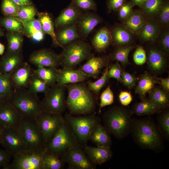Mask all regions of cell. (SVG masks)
Here are the masks:
<instances>
[{"mask_svg": "<svg viewBox=\"0 0 169 169\" xmlns=\"http://www.w3.org/2000/svg\"><path fill=\"white\" fill-rule=\"evenodd\" d=\"M119 100L123 105H128L132 100V96L131 93L127 91H121L119 95Z\"/></svg>", "mask_w": 169, "mask_h": 169, "instance_id": "cell-57", "label": "cell"}, {"mask_svg": "<svg viewBox=\"0 0 169 169\" xmlns=\"http://www.w3.org/2000/svg\"><path fill=\"white\" fill-rule=\"evenodd\" d=\"M64 161L57 155L46 150L43 159V169H61L64 166Z\"/></svg>", "mask_w": 169, "mask_h": 169, "instance_id": "cell-38", "label": "cell"}, {"mask_svg": "<svg viewBox=\"0 0 169 169\" xmlns=\"http://www.w3.org/2000/svg\"><path fill=\"white\" fill-rule=\"evenodd\" d=\"M0 25L9 32L20 33L23 32L22 23L15 17L5 16L1 18Z\"/></svg>", "mask_w": 169, "mask_h": 169, "instance_id": "cell-43", "label": "cell"}, {"mask_svg": "<svg viewBox=\"0 0 169 169\" xmlns=\"http://www.w3.org/2000/svg\"><path fill=\"white\" fill-rule=\"evenodd\" d=\"M89 77L79 69L63 67L57 70V83L65 85L70 84L84 82Z\"/></svg>", "mask_w": 169, "mask_h": 169, "instance_id": "cell-20", "label": "cell"}, {"mask_svg": "<svg viewBox=\"0 0 169 169\" xmlns=\"http://www.w3.org/2000/svg\"><path fill=\"white\" fill-rule=\"evenodd\" d=\"M169 93L155 86L148 93V99L161 110L168 108L169 105Z\"/></svg>", "mask_w": 169, "mask_h": 169, "instance_id": "cell-33", "label": "cell"}, {"mask_svg": "<svg viewBox=\"0 0 169 169\" xmlns=\"http://www.w3.org/2000/svg\"><path fill=\"white\" fill-rule=\"evenodd\" d=\"M108 68V65L106 66L102 76L96 81L92 82L89 80L87 81V87L88 89L97 95H98L100 90L105 85L108 80L109 79L107 77Z\"/></svg>", "mask_w": 169, "mask_h": 169, "instance_id": "cell-45", "label": "cell"}, {"mask_svg": "<svg viewBox=\"0 0 169 169\" xmlns=\"http://www.w3.org/2000/svg\"><path fill=\"white\" fill-rule=\"evenodd\" d=\"M158 78L151 75L147 72L141 75L136 84L135 93L138 95L141 100L146 98L147 93H148L157 84H159Z\"/></svg>", "mask_w": 169, "mask_h": 169, "instance_id": "cell-25", "label": "cell"}, {"mask_svg": "<svg viewBox=\"0 0 169 169\" xmlns=\"http://www.w3.org/2000/svg\"><path fill=\"white\" fill-rule=\"evenodd\" d=\"M35 120L42 134L46 146L65 120L61 114L50 113L44 110Z\"/></svg>", "mask_w": 169, "mask_h": 169, "instance_id": "cell-10", "label": "cell"}, {"mask_svg": "<svg viewBox=\"0 0 169 169\" xmlns=\"http://www.w3.org/2000/svg\"><path fill=\"white\" fill-rule=\"evenodd\" d=\"M5 47L4 46L0 43V55H3L4 53Z\"/></svg>", "mask_w": 169, "mask_h": 169, "instance_id": "cell-61", "label": "cell"}, {"mask_svg": "<svg viewBox=\"0 0 169 169\" xmlns=\"http://www.w3.org/2000/svg\"><path fill=\"white\" fill-rule=\"evenodd\" d=\"M158 39L160 49L167 56L169 53V31L168 27L164 28L163 30L161 29Z\"/></svg>", "mask_w": 169, "mask_h": 169, "instance_id": "cell-48", "label": "cell"}, {"mask_svg": "<svg viewBox=\"0 0 169 169\" xmlns=\"http://www.w3.org/2000/svg\"><path fill=\"white\" fill-rule=\"evenodd\" d=\"M110 30L111 44L119 47L130 45L132 42L133 33L123 24L115 25Z\"/></svg>", "mask_w": 169, "mask_h": 169, "instance_id": "cell-23", "label": "cell"}, {"mask_svg": "<svg viewBox=\"0 0 169 169\" xmlns=\"http://www.w3.org/2000/svg\"><path fill=\"white\" fill-rule=\"evenodd\" d=\"M6 35L7 51L13 52H21L23 38L20 33L9 32Z\"/></svg>", "mask_w": 169, "mask_h": 169, "instance_id": "cell-42", "label": "cell"}, {"mask_svg": "<svg viewBox=\"0 0 169 169\" xmlns=\"http://www.w3.org/2000/svg\"><path fill=\"white\" fill-rule=\"evenodd\" d=\"M135 47V46L131 45L118 47L111 55V60L120 62L123 67H125L129 64V54Z\"/></svg>", "mask_w": 169, "mask_h": 169, "instance_id": "cell-40", "label": "cell"}, {"mask_svg": "<svg viewBox=\"0 0 169 169\" xmlns=\"http://www.w3.org/2000/svg\"><path fill=\"white\" fill-rule=\"evenodd\" d=\"M37 13L36 9L33 4L20 6L16 17L21 22H27L33 18Z\"/></svg>", "mask_w": 169, "mask_h": 169, "instance_id": "cell-44", "label": "cell"}, {"mask_svg": "<svg viewBox=\"0 0 169 169\" xmlns=\"http://www.w3.org/2000/svg\"><path fill=\"white\" fill-rule=\"evenodd\" d=\"M23 117L8 101L0 103V124L3 127L18 129Z\"/></svg>", "mask_w": 169, "mask_h": 169, "instance_id": "cell-14", "label": "cell"}, {"mask_svg": "<svg viewBox=\"0 0 169 169\" xmlns=\"http://www.w3.org/2000/svg\"><path fill=\"white\" fill-rule=\"evenodd\" d=\"M0 144L13 155L26 149L22 137L16 128L3 127Z\"/></svg>", "mask_w": 169, "mask_h": 169, "instance_id": "cell-13", "label": "cell"}, {"mask_svg": "<svg viewBox=\"0 0 169 169\" xmlns=\"http://www.w3.org/2000/svg\"><path fill=\"white\" fill-rule=\"evenodd\" d=\"M13 86L11 75L0 73V99L7 101L12 94Z\"/></svg>", "mask_w": 169, "mask_h": 169, "instance_id": "cell-37", "label": "cell"}, {"mask_svg": "<svg viewBox=\"0 0 169 169\" xmlns=\"http://www.w3.org/2000/svg\"><path fill=\"white\" fill-rule=\"evenodd\" d=\"M46 148L41 149H25L13 155L11 163L3 169H43V156Z\"/></svg>", "mask_w": 169, "mask_h": 169, "instance_id": "cell-7", "label": "cell"}, {"mask_svg": "<svg viewBox=\"0 0 169 169\" xmlns=\"http://www.w3.org/2000/svg\"><path fill=\"white\" fill-rule=\"evenodd\" d=\"M76 136L78 141L84 143L89 140L91 131L99 119L94 114L85 116H74L66 114L64 118Z\"/></svg>", "mask_w": 169, "mask_h": 169, "instance_id": "cell-9", "label": "cell"}, {"mask_svg": "<svg viewBox=\"0 0 169 169\" xmlns=\"http://www.w3.org/2000/svg\"><path fill=\"white\" fill-rule=\"evenodd\" d=\"M55 34L57 41L63 49L74 40L81 38L76 23L58 29Z\"/></svg>", "mask_w": 169, "mask_h": 169, "instance_id": "cell-28", "label": "cell"}, {"mask_svg": "<svg viewBox=\"0 0 169 169\" xmlns=\"http://www.w3.org/2000/svg\"><path fill=\"white\" fill-rule=\"evenodd\" d=\"M65 87V85L56 83L49 88L41 101L44 111L62 115L65 111L66 107Z\"/></svg>", "mask_w": 169, "mask_h": 169, "instance_id": "cell-11", "label": "cell"}, {"mask_svg": "<svg viewBox=\"0 0 169 169\" xmlns=\"http://www.w3.org/2000/svg\"><path fill=\"white\" fill-rule=\"evenodd\" d=\"M4 35V33L2 30L0 28V37Z\"/></svg>", "mask_w": 169, "mask_h": 169, "instance_id": "cell-63", "label": "cell"}, {"mask_svg": "<svg viewBox=\"0 0 169 169\" xmlns=\"http://www.w3.org/2000/svg\"><path fill=\"white\" fill-rule=\"evenodd\" d=\"M146 0H130V2L133 6H137L141 7Z\"/></svg>", "mask_w": 169, "mask_h": 169, "instance_id": "cell-60", "label": "cell"}, {"mask_svg": "<svg viewBox=\"0 0 169 169\" xmlns=\"http://www.w3.org/2000/svg\"><path fill=\"white\" fill-rule=\"evenodd\" d=\"M23 63L21 52L7 51L0 59V73L11 75Z\"/></svg>", "mask_w": 169, "mask_h": 169, "instance_id": "cell-21", "label": "cell"}, {"mask_svg": "<svg viewBox=\"0 0 169 169\" xmlns=\"http://www.w3.org/2000/svg\"><path fill=\"white\" fill-rule=\"evenodd\" d=\"M121 76L122 79V83L128 89H131L135 87L137 79L135 75L123 70Z\"/></svg>", "mask_w": 169, "mask_h": 169, "instance_id": "cell-52", "label": "cell"}, {"mask_svg": "<svg viewBox=\"0 0 169 169\" xmlns=\"http://www.w3.org/2000/svg\"><path fill=\"white\" fill-rule=\"evenodd\" d=\"M133 6L130 2L125 3L118 10V15L120 20H124L128 17L133 11Z\"/></svg>", "mask_w": 169, "mask_h": 169, "instance_id": "cell-54", "label": "cell"}, {"mask_svg": "<svg viewBox=\"0 0 169 169\" xmlns=\"http://www.w3.org/2000/svg\"><path fill=\"white\" fill-rule=\"evenodd\" d=\"M33 71L27 63H23L11 75L13 88L16 89L28 87Z\"/></svg>", "mask_w": 169, "mask_h": 169, "instance_id": "cell-22", "label": "cell"}, {"mask_svg": "<svg viewBox=\"0 0 169 169\" xmlns=\"http://www.w3.org/2000/svg\"><path fill=\"white\" fill-rule=\"evenodd\" d=\"M33 71V73L46 82L50 87L57 83V69L56 68L39 66Z\"/></svg>", "mask_w": 169, "mask_h": 169, "instance_id": "cell-35", "label": "cell"}, {"mask_svg": "<svg viewBox=\"0 0 169 169\" xmlns=\"http://www.w3.org/2000/svg\"><path fill=\"white\" fill-rule=\"evenodd\" d=\"M28 90L30 93L37 94L38 93L45 94L50 86L46 82L33 73L30 79Z\"/></svg>", "mask_w": 169, "mask_h": 169, "instance_id": "cell-41", "label": "cell"}, {"mask_svg": "<svg viewBox=\"0 0 169 169\" xmlns=\"http://www.w3.org/2000/svg\"><path fill=\"white\" fill-rule=\"evenodd\" d=\"M132 114L131 110L122 106H114L103 115L104 126L115 138L122 140L131 133Z\"/></svg>", "mask_w": 169, "mask_h": 169, "instance_id": "cell-2", "label": "cell"}, {"mask_svg": "<svg viewBox=\"0 0 169 169\" xmlns=\"http://www.w3.org/2000/svg\"><path fill=\"white\" fill-rule=\"evenodd\" d=\"M164 2V0H146L140 11L147 18L155 19Z\"/></svg>", "mask_w": 169, "mask_h": 169, "instance_id": "cell-36", "label": "cell"}, {"mask_svg": "<svg viewBox=\"0 0 169 169\" xmlns=\"http://www.w3.org/2000/svg\"><path fill=\"white\" fill-rule=\"evenodd\" d=\"M114 96L110 85H109L101 94L99 112H101L102 108L112 104L114 102Z\"/></svg>", "mask_w": 169, "mask_h": 169, "instance_id": "cell-50", "label": "cell"}, {"mask_svg": "<svg viewBox=\"0 0 169 169\" xmlns=\"http://www.w3.org/2000/svg\"><path fill=\"white\" fill-rule=\"evenodd\" d=\"M61 158L72 169H94L95 167L78 145L72 147Z\"/></svg>", "mask_w": 169, "mask_h": 169, "instance_id": "cell-12", "label": "cell"}, {"mask_svg": "<svg viewBox=\"0 0 169 169\" xmlns=\"http://www.w3.org/2000/svg\"><path fill=\"white\" fill-rule=\"evenodd\" d=\"M37 15L44 33L51 36L54 45L61 47L56 39L54 23L51 16L46 12L38 13Z\"/></svg>", "mask_w": 169, "mask_h": 169, "instance_id": "cell-34", "label": "cell"}, {"mask_svg": "<svg viewBox=\"0 0 169 169\" xmlns=\"http://www.w3.org/2000/svg\"><path fill=\"white\" fill-rule=\"evenodd\" d=\"M109 133L104 126L99 122L92 130L89 140L92 141L97 146L111 148L112 141Z\"/></svg>", "mask_w": 169, "mask_h": 169, "instance_id": "cell-26", "label": "cell"}, {"mask_svg": "<svg viewBox=\"0 0 169 169\" xmlns=\"http://www.w3.org/2000/svg\"><path fill=\"white\" fill-rule=\"evenodd\" d=\"M13 155L6 150L0 149V168H2L8 164Z\"/></svg>", "mask_w": 169, "mask_h": 169, "instance_id": "cell-55", "label": "cell"}, {"mask_svg": "<svg viewBox=\"0 0 169 169\" xmlns=\"http://www.w3.org/2000/svg\"><path fill=\"white\" fill-rule=\"evenodd\" d=\"M125 3V0H107V6L110 11H118Z\"/></svg>", "mask_w": 169, "mask_h": 169, "instance_id": "cell-56", "label": "cell"}, {"mask_svg": "<svg viewBox=\"0 0 169 169\" xmlns=\"http://www.w3.org/2000/svg\"><path fill=\"white\" fill-rule=\"evenodd\" d=\"M131 134L135 143L142 149L159 153L164 149V138L154 120L150 116L133 118Z\"/></svg>", "mask_w": 169, "mask_h": 169, "instance_id": "cell-1", "label": "cell"}, {"mask_svg": "<svg viewBox=\"0 0 169 169\" xmlns=\"http://www.w3.org/2000/svg\"><path fill=\"white\" fill-rule=\"evenodd\" d=\"M109 59L107 55L98 57L92 55L79 69L89 78L97 79L102 69L108 65Z\"/></svg>", "mask_w": 169, "mask_h": 169, "instance_id": "cell-18", "label": "cell"}, {"mask_svg": "<svg viewBox=\"0 0 169 169\" xmlns=\"http://www.w3.org/2000/svg\"><path fill=\"white\" fill-rule=\"evenodd\" d=\"M83 11L71 3L55 19L54 27L57 29L76 23Z\"/></svg>", "mask_w": 169, "mask_h": 169, "instance_id": "cell-19", "label": "cell"}, {"mask_svg": "<svg viewBox=\"0 0 169 169\" xmlns=\"http://www.w3.org/2000/svg\"><path fill=\"white\" fill-rule=\"evenodd\" d=\"M157 125L163 138L169 140V111L168 108L162 109L158 114Z\"/></svg>", "mask_w": 169, "mask_h": 169, "instance_id": "cell-39", "label": "cell"}, {"mask_svg": "<svg viewBox=\"0 0 169 169\" xmlns=\"http://www.w3.org/2000/svg\"><path fill=\"white\" fill-rule=\"evenodd\" d=\"M161 110L146 98L141 100L140 102L135 104L131 110L133 114L137 115L150 116L158 114Z\"/></svg>", "mask_w": 169, "mask_h": 169, "instance_id": "cell-32", "label": "cell"}, {"mask_svg": "<svg viewBox=\"0 0 169 169\" xmlns=\"http://www.w3.org/2000/svg\"><path fill=\"white\" fill-rule=\"evenodd\" d=\"M29 60L36 67L41 66L56 68L60 65L59 54L49 49H42L34 51L30 55Z\"/></svg>", "mask_w": 169, "mask_h": 169, "instance_id": "cell-16", "label": "cell"}, {"mask_svg": "<svg viewBox=\"0 0 169 169\" xmlns=\"http://www.w3.org/2000/svg\"><path fill=\"white\" fill-rule=\"evenodd\" d=\"M155 20L161 28L168 27L169 24V3L164 2Z\"/></svg>", "mask_w": 169, "mask_h": 169, "instance_id": "cell-46", "label": "cell"}, {"mask_svg": "<svg viewBox=\"0 0 169 169\" xmlns=\"http://www.w3.org/2000/svg\"><path fill=\"white\" fill-rule=\"evenodd\" d=\"M78 142L76 136L65 120L46 148L47 151L61 157L70 149L78 145Z\"/></svg>", "mask_w": 169, "mask_h": 169, "instance_id": "cell-6", "label": "cell"}, {"mask_svg": "<svg viewBox=\"0 0 169 169\" xmlns=\"http://www.w3.org/2000/svg\"><path fill=\"white\" fill-rule=\"evenodd\" d=\"M90 161L95 165H100L110 159L113 155L111 148L86 146L84 148Z\"/></svg>", "mask_w": 169, "mask_h": 169, "instance_id": "cell-24", "label": "cell"}, {"mask_svg": "<svg viewBox=\"0 0 169 169\" xmlns=\"http://www.w3.org/2000/svg\"><path fill=\"white\" fill-rule=\"evenodd\" d=\"M148 18L141 11H133L128 17L123 20V24L133 34L137 35Z\"/></svg>", "mask_w": 169, "mask_h": 169, "instance_id": "cell-30", "label": "cell"}, {"mask_svg": "<svg viewBox=\"0 0 169 169\" xmlns=\"http://www.w3.org/2000/svg\"><path fill=\"white\" fill-rule=\"evenodd\" d=\"M133 59L135 63L137 65H142L146 61V51L141 46H138L135 51Z\"/></svg>", "mask_w": 169, "mask_h": 169, "instance_id": "cell-53", "label": "cell"}, {"mask_svg": "<svg viewBox=\"0 0 169 169\" xmlns=\"http://www.w3.org/2000/svg\"><path fill=\"white\" fill-rule=\"evenodd\" d=\"M159 81V84L161 88L166 92H169V77L164 78L161 77L158 78Z\"/></svg>", "mask_w": 169, "mask_h": 169, "instance_id": "cell-58", "label": "cell"}, {"mask_svg": "<svg viewBox=\"0 0 169 169\" xmlns=\"http://www.w3.org/2000/svg\"><path fill=\"white\" fill-rule=\"evenodd\" d=\"M21 22L23 26V32L27 36L36 42H39L43 40L45 33L38 19L34 18L28 21Z\"/></svg>", "mask_w": 169, "mask_h": 169, "instance_id": "cell-31", "label": "cell"}, {"mask_svg": "<svg viewBox=\"0 0 169 169\" xmlns=\"http://www.w3.org/2000/svg\"><path fill=\"white\" fill-rule=\"evenodd\" d=\"M3 128V127L0 124V144L1 143Z\"/></svg>", "mask_w": 169, "mask_h": 169, "instance_id": "cell-62", "label": "cell"}, {"mask_svg": "<svg viewBox=\"0 0 169 169\" xmlns=\"http://www.w3.org/2000/svg\"><path fill=\"white\" fill-rule=\"evenodd\" d=\"M166 56L157 47H151L148 49L146 60L148 69L151 73L156 75L165 70L167 65Z\"/></svg>", "mask_w": 169, "mask_h": 169, "instance_id": "cell-17", "label": "cell"}, {"mask_svg": "<svg viewBox=\"0 0 169 169\" xmlns=\"http://www.w3.org/2000/svg\"><path fill=\"white\" fill-rule=\"evenodd\" d=\"M7 101L22 116L30 119H35L44 110L37 95L25 89L15 90Z\"/></svg>", "mask_w": 169, "mask_h": 169, "instance_id": "cell-4", "label": "cell"}, {"mask_svg": "<svg viewBox=\"0 0 169 169\" xmlns=\"http://www.w3.org/2000/svg\"><path fill=\"white\" fill-rule=\"evenodd\" d=\"M123 70L118 61L112 64L108 68L107 77L108 79L110 78L116 79L118 82L122 83L121 74Z\"/></svg>", "mask_w": 169, "mask_h": 169, "instance_id": "cell-51", "label": "cell"}, {"mask_svg": "<svg viewBox=\"0 0 169 169\" xmlns=\"http://www.w3.org/2000/svg\"><path fill=\"white\" fill-rule=\"evenodd\" d=\"M161 29L155 19L148 18L137 35L144 41L153 42L157 39Z\"/></svg>", "mask_w": 169, "mask_h": 169, "instance_id": "cell-27", "label": "cell"}, {"mask_svg": "<svg viewBox=\"0 0 169 169\" xmlns=\"http://www.w3.org/2000/svg\"><path fill=\"white\" fill-rule=\"evenodd\" d=\"M17 5L21 6L33 4L31 0H11Z\"/></svg>", "mask_w": 169, "mask_h": 169, "instance_id": "cell-59", "label": "cell"}, {"mask_svg": "<svg viewBox=\"0 0 169 169\" xmlns=\"http://www.w3.org/2000/svg\"><path fill=\"white\" fill-rule=\"evenodd\" d=\"M66 87L68 94L66 105L71 114L85 115L94 111L95 107V99L85 84H70Z\"/></svg>", "mask_w": 169, "mask_h": 169, "instance_id": "cell-3", "label": "cell"}, {"mask_svg": "<svg viewBox=\"0 0 169 169\" xmlns=\"http://www.w3.org/2000/svg\"><path fill=\"white\" fill-rule=\"evenodd\" d=\"M84 40L78 39L63 48L59 54L60 65L63 67L74 68L92 55L90 44Z\"/></svg>", "mask_w": 169, "mask_h": 169, "instance_id": "cell-5", "label": "cell"}, {"mask_svg": "<svg viewBox=\"0 0 169 169\" xmlns=\"http://www.w3.org/2000/svg\"><path fill=\"white\" fill-rule=\"evenodd\" d=\"M1 102V101L0 99V103Z\"/></svg>", "mask_w": 169, "mask_h": 169, "instance_id": "cell-64", "label": "cell"}, {"mask_svg": "<svg viewBox=\"0 0 169 169\" xmlns=\"http://www.w3.org/2000/svg\"><path fill=\"white\" fill-rule=\"evenodd\" d=\"M102 21V18L96 13L89 11L83 12L76 23L78 32L81 38L86 39L95 28Z\"/></svg>", "mask_w": 169, "mask_h": 169, "instance_id": "cell-15", "label": "cell"}, {"mask_svg": "<svg viewBox=\"0 0 169 169\" xmlns=\"http://www.w3.org/2000/svg\"><path fill=\"white\" fill-rule=\"evenodd\" d=\"M19 8L11 0H2L1 10L6 16L16 17Z\"/></svg>", "mask_w": 169, "mask_h": 169, "instance_id": "cell-47", "label": "cell"}, {"mask_svg": "<svg viewBox=\"0 0 169 169\" xmlns=\"http://www.w3.org/2000/svg\"><path fill=\"white\" fill-rule=\"evenodd\" d=\"M91 44L96 51L102 52L105 51L111 44L110 30L106 27L100 28L93 38Z\"/></svg>", "mask_w": 169, "mask_h": 169, "instance_id": "cell-29", "label": "cell"}, {"mask_svg": "<svg viewBox=\"0 0 169 169\" xmlns=\"http://www.w3.org/2000/svg\"><path fill=\"white\" fill-rule=\"evenodd\" d=\"M71 3L83 11H95L97 9V5L94 0H71Z\"/></svg>", "mask_w": 169, "mask_h": 169, "instance_id": "cell-49", "label": "cell"}, {"mask_svg": "<svg viewBox=\"0 0 169 169\" xmlns=\"http://www.w3.org/2000/svg\"><path fill=\"white\" fill-rule=\"evenodd\" d=\"M18 129L26 149L37 150L46 148L43 136L35 119L23 116Z\"/></svg>", "mask_w": 169, "mask_h": 169, "instance_id": "cell-8", "label": "cell"}]
</instances>
